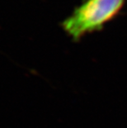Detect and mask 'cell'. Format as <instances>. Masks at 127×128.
Segmentation results:
<instances>
[{
	"instance_id": "6da1fadb",
	"label": "cell",
	"mask_w": 127,
	"mask_h": 128,
	"mask_svg": "<svg viewBox=\"0 0 127 128\" xmlns=\"http://www.w3.org/2000/svg\"><path fill=\"white\" fill-rule=\"evenodd\" d=\"M126 0H83L62 22L64 32L78 42L85 35L98 32L121 12Z\"/></svg>"
}]
</instances>
